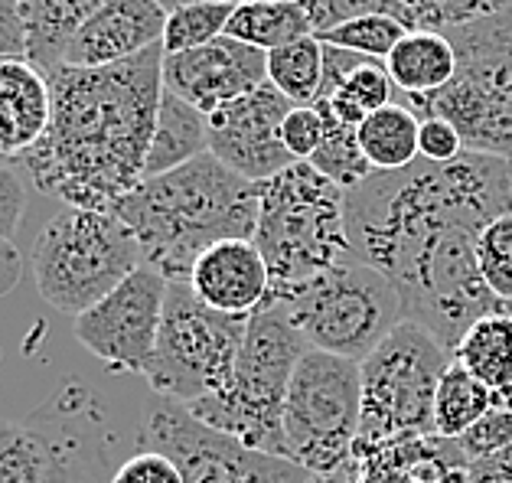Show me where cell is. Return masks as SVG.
Instances as JSON below:
<instances>
[{"label": "cell", "instance_id": "16", "mask_svg": "<svg viewBox=\"0 0 512 483\" xmlns=\"http://www.w3.org/2000/svg\"><path fill=\"white\" fill-rule=\"evenodd\" d=\"M167 10L160 0H108L72 40L66 66H115L164 43Z\"/></svg>", "mask_w": 512, "mask_h": 483}, {"label": "cell", "instance_id": "19", "mask_svg": "<svg viewBox=\"0 0 512 483\" xmlns=\"http://www.w3.org/2000/svg\"><path fill=\"white\" fill-rule=\"evenodd\" d=\"M53 431V477L49 483H111L108 454H105V415L95 399L82 389H66L53 408L43 412Z\"/></svg>", "mask_w": 512, "mask_h": 483}, {"label": "cell", "instance_id": "21", "mask_svg": "<svg viewBox=\"0 0 512 483\" xmlns=\"http://www.w3.org/2000/svg\"><path fill=\"white\" fill-rule=\"evenodd\" d=\"M49 121V82L30 59H0V157L20 160Z\"/></svg>", "mask_w": 512, "mask_h": 483}, {"label": "cell", "instance_id": "2", "mask_svg": "<svg viewBox=\"0 0 512 483\" xmlns=\"http://www.w3.org/2000/svg\"><path fill=\"white\" fill-rule=\"evenodd\" d=\"M512 213V160L460 154L372 173L346 193V235L356 262L395 281L418 255L457 229H486Z\"/></svg>", "mask_w": 512, "mask_h": 483}, {"label": "cell", "instance_id": "48", "mask_svg": "<svg viewBox=\"0 0 512 483\" xmlns=\"http://www.w3.org/2000/svg\"><path fill=\"white\" fill-rule=\"evenodd\" d=\"M509 314H512V304H509Z\"/></svg>", "mask_w": 512, "mask_h": 483}, {"label": "cell", "instance_id": "26", "mask_svg": "<svg viewBox=\"0 0 512 483\" xmlns=\"http://www.w3.org/2000/svg\"><path fill=\"white\" fill-rule=\"evenodd\" d=\"M226 36L261 53H274L287 43L314 36V23L307 14V0H284V4H265V0H242L229 20Z\"/></svg>", "mask_w": 512, "mask_h": 483}, {"label": "cell", "instance_id": "36", "mask_svg": "<svg viewBox=\"0 0 512 483\" xmlns=\"http://www.w3.org/2000/svg\"><path fill=\"white\" fill-rule=\"evenodd\" d=\"M307 14H310V23H314V36L343 27L349 20L369 17V14L395 17L402 27L411 30V20L402 0H307Z\"/></svg>", "mask_w": 512, "mask_h": 483}, {"label": "cell", "instance_id": "1", "mask_svg": "<svg viewBox=\"0 0 512 483\" xmlns=\"http://www.w3.org/2000/svg\"><path fill=\"white\" fill-rule=\"evenodd\" d=\"M49 82V121L20 164L36 190L69 209L111 213L147 180L164 46L115 66H59Z\"/></svg>", "mask_w": 512, "mask_h": 483}, {"label": "cell", "instance_id": "30", "mask_svg": "<svg viewBox=\"0 0 512 483\" xmlns=\"http://www.w3.org/2000/svg\"><path fill=\"white\" fill-rule=\"evenodd\" d=\"M268 82L294 105H314L323 85V43L304 36L268 53Z\"/></svg>", "mask_w": 512, "mask_h": 483}, {"label": "cell", "instance_id": "7", "mask_svg": "<svg viewBox=\"0 0 512 483\" xmlns=\"http://www.w3.org/2000/svg\"><path fill=\"white\" fill-rule=\"evenodd\" d=\"M144 265L141 245L118 216L62 209L33 242V278L59 314L82 317Z\"/></svg>", "mask_w": 512, "mask_h": 483}, {"label": "cell", "instance_id": "5", "mask_svg": "<svg viewBox=\"0 0 512 483\" xmlns=\"http://www.w3.org/2000/svg\"><path fill=\"white\" fill-rule=\"evenodd\" d=\"M310 350L278 304L265 301L248 317L245 343L229 386L196 402L190 412L209 428L252 451L284 457V405L297 363Z\"/></svg>", "mask_w": 512, "mask_h": 483}, {"label": "cell", "instance_id": "23", "mask_svg": "<svg viewBox=\"0 0 512 483\" xmlns=\"http://www.w3.org/2000/svg\"><path fill=\"white\" fill-rule=\"evenodd\" d=\"M385 69L395 82V89L405 98L434 95L441 92L457 72V53L447 33L411 30L402 36V43L385 59Z\"/></svg>", "mask_w": 512, "mask_h": 483}, {"label": "cell", "instance_id": "24", "mask_svg": "<svg viewBox=\"0 0 512 483\" xmlns=\"http://www.w3.org/2000/svg\"><path fill=\"white\" fill-rule=\"evenodd\" d=\"M454 359L496 395V405L512 408V314L499 311L480 317L464 340L457 343Z\"/></svg>", "mask_w": 512, "mask_h": 483}, {"label": "cell", "instance_id": "15", "mask_svg": "<svg viewBox=\"0 0 512 483\" xmlns=\"http://www.w3.org/2000/svg\"><path fill=\"white\" fill-rule=\"evenodd\" d=\"M268 82V53L245 46L232 36H219L190 53H164V89L190 102L203 115H216L235 98Z\"/></svg>", "mask_w": 512, "mask_h": 483}, {"label": "cell", "instance_id": "27", "mask_svg": "<svg viewBox=\"0 0 512 483\" xmlns=\"http://www.w3.org/2000/svg\"><path fill=\"white\" fill-rule=\"evenodd\" d=\"M421 118L408 105H385L356 128V141L376 173H392L411 167L418 154Z\"/></svg>", "mask_w": 512, "mask_h": 483}, {"label": "cell", "instance_id": "40", "mask_svg": "<svg viewBox=\"0 0 512 483\" xmlns=\"http://www.w3.org/2000/svg\"><path fill=\"white\" fill-rule=\"evenodd\" d=\"M418 154L421 160H428V164H451L460 154H467V144L451 121L428 115V118H421Z\"/></svg>", "mask_w": 512, "mask_h": 483}, {"label": "cell", "instance_id": "14", "mask_svg": "<svg viewBox=\"0 0 512 483\" xmlns=\"http://www.w3.org/2000/svg\"><path fill=\"white\" fill-rule=\"evenodd\" d=\"M294 102L271 82L235 98L232 105L209 115V154L252 183L278 177L297 160L284 147L281 128Z\"/></svg>", "mask_w": 512, "mask_h": 483}, {"label": "cell", "instance_id": "20", "mask_svg": "<svg viewBox=\"0 0 512 483\" xmlns=\"http://www.w3.org/2000/svg\"><path fill=\"white\" fill-rule=\"evenodd\" d=\"M395 92L398 89L382 59L323 46V85L314 105L333 111L343 125L359 128L369 115L392 105Z\"/></svg>", "mask_w": 512, "mask_h": 483}, {"label": "cell", "instance_id": "42", "mask_svg": "<svg viewBox=\"0 0 512 483\" xmlns=\"http://www.w3.org/2000/svg\"><path fill=\"white\" fill-rule=\"evenodd\" d=\"M0 59H27L20 0H0Z\"/></svg>", "mask_w": 512, "mask_h": 483}, {"label": "cell", "instance_id": "47", "mask_svg": "<svg viewBox=\"0 0 512 483\" xmlns=\"http://www.w3.org/2000/svg\"><path fill=\"white\" fill-rule=\"evenodd\" d=\"M4 164H10V160H7V157H0V167H4Z\"/></svg>", "mask_w": 512, "mask_h": 483}, {"label": "cell", "instance_id": "10", "mask_svg": "<svg viewBox=\"0 0 512 483\" xmlns=\"http://www.w3.org/2000/svg\"><path fill=\"white\" fill-rule=\"evenodd\" d=\"M362 373L353 359L307 350L284 405V457L307 474L343 477L356 461Z\"/></svg>", "mask_w": 512, "mask_h": 483}, {"label": "cell", "instance_id": "34", "mask_svg": "<svg viewBox=\"0 0 512 483\" xmlns=\"http://www.w3.org/2000/svg\"><path fill=\"white\" fill-rule=\"evenodd\" d=\"M411 20V30L447 33L467 23L503 14L512 0H402Z\"/></svg>", "mask_w": 512, "mask_h": 483}, {"label": "cell", "instance_id": "46", "mask_svg": "<svg viewBox=\"0 0 512 483\" xmlns=\"http://www.w3.org/2000/svg\"><path fill=\"white\" fill-rule=\"evenodd\" d=\"M265 4H284V0H265Z\"/></svg>", "mask_w": 512, "mask_h": 483}, {"label": "cell", "instance_id": "39", "mask_svg": "<svg viewBox=\"0 0 512 483\" xmlns=\"http://www.w3.org/2000/svg\"><path fill=\"white\" fill-rule=\"evenodd\" d=\"M111 483H183V474L167 454L137 448L128 461L115 467Z\"/></svg>", "mask_w": 512, "mask_h": 483}, {"label": "cell", "instance_id": "9", "mask_svg": "<svg viewBox=\"0 0 512 483\" xmlns=\"http://www.w3.org/2000/svg\"><path fill=\"white\" fill-rule=\"evenodd\" d=\"M454 350L424 327L402 320L359 363L362 421L356 451L385 441L434 435V395Z\"/></svg>", "mask_w": 512, "mask_h": 483}, {"label": "cell", "instance_id": "41", "mask_svg": "<svg viewBox=\"0 0 512 483\" xmlns=\"http://www.w3.org/2000/svg\"><path fill=\"white\" fill-rule=\"evenodd\" d=\"M23 209H27L23 183L17 173L10 170V164H4L0 167V249H10V239L17 235Z\"/></svg>", "mask_w": 512, "mask_h": 483}, {"label": "cell", "instance_id": "33", "mask_svg": "<svg viewBox=\"0 0 512 483\" xmlns=\"http://www.w3.org/2000/svg\"><path fill=\"white\" fill-rule=\"evenodd\" d=\"M411 33L408 27H402L395 17H385V14H369V17H359V20H349L343 27L327 30V33H317V40L323 46H336V49H349V53H359V56H369V59H389L392 49L402 43V36Z\"/></svg>", "mask_w": 512, "mask_h": 483}, {"label": "cell", "instance_id": "29", "mask_svg": "<svg viewBox=\"0 0 512 483\" xmlns=\"http://www.w3.org/2000/svg\"><path fill=\"white\" fill-rule=\"evenodd\" d=\"M493 405H496V395L454 359V363L447 366V373L441 376V386H437V395H434V435L457 441L464 431L477 425Z\"/></svg>", "mask_w": 512, "mask_h": 483}, {"label": "cell", "instance_id": "3", "mask_svg": "<svg viewBox=\"0 0 512 483\" xmlns=\"http://www.w3.org/2000/svg\"><path fill=\"white\" fill-rule=\"evenodd\" d=\"M258 183L203 154L160 177H147L111 209L141 245L144 265L170 284H186L199 255L226 239H255Z\"/></svg>", "mask_w": 512, "mask_h": 483}, {"label": "cell", "instance_id": "37", "mask_svg": "<svg viewBox=\"0 0 512 483\" xmlns=\"http://www.w3.org/2000/svg\"><path fill=\"white\" fill-rule=\"evenodd\" d=\"M457 444L470 461H480V457H490V454L512 448V408L493 405L477 425L457 438Z\"/></svg>", "mask_w": 512, "mask_h": 483}, {"label": "cell", "instance_id": "45", "mask_svg": "<svg viewBox=\"0 0 512 483\" xmlns=\"http://www.w3.org/2000/svg\"><path fill=\"white\" fill-rule=\"evenodd\" d=\"M307 483H349V480H343V477H320V474H310Z\"/></svg>", "mask_w": 512, "mask_h": 483}, {"label": "cell", "instance_id": "28", "mask_svg": "<svg viewBox=\"0 0 512 483\" xmlns=\"http://www.w3.org/2000/svg\"><path fill=\"white\" fill-rule=\"evenodd\" d=\"M53 431L46 418H0V483H49L53 477Z\"/></svg>", "mask_w": 512, "mask_h": 483}, {"label": "cell", "instance_id": "11", "mask_svg": "<svg viewBox=\"0 0 512 483\" xmlns=\"http://www.w3.org/2000/svg\"><path fill=\"white\" fill-rule=\"evenodd\" d=\"M248 317L219 314L193 294L190 284H170L160 337L144 369L157 399L183 408L209 399L229 386L245 343Z\"/></svg>", "mask_w": 512, "mask_h": 483}, {"label": "cell", "instance_id": "32", "mask_svg": "<svg viewBox=\"0 0 512 483\" xmlns=\"http://www.w3.org/2000/svg\"><path fill=\"white\" fill-rule=\"evenodd\" d=\"M239 4H193V7H180L167 14V27H164V53H190V49L209 46L212 40L226 36L229 20Z\"/></svg>", "mask_w": 512, "mask_h": 483}, {"label": "cell", "instance_id": "38", "mask_svg": "<svg viewBox=\"0 0 512 483\" xmlns=\"http://www.w3.org/2000/svg\"><path fill=\"white\" fill-rule=\"evenodd\" d=\"M281 138L291 157L301 164V160H310L320 151L323 138H327V121H323V115L314 105H294L291 115L284 118Z\"/></svg>", "mask_w": 512, "mask_h": 483}, {"label": "cell", "instance_id": "17", "mask_svg": "<svg viewBox=\"0 0 512 483\" xmlns=\"http://www.w3.org/2000/svg\"><path fill=\"white\" fill-rule=\"evenodd\" d=\"M206 307L232 317H252L271 297V271L252 239H226L199 255L186 281Z\"/></svg>", "mask_w": 512, "mask_h": 483}, {"label": "cell", "instance_id": "8", "mask_svg": "<svg viewBox=\"0 0 512 483\" xmlns=\"http://www.w3.org/2000/svg\"><path fill=\"white\" fill-rule=\"evenodd\" d=\"M310 350L362 363L402 324V297L392 281L362 262H343L323 275L271 291Z\"/></svg>", "mask_w": 512, "mask_h": 483}, {"label": "cell", "instance_id": "6", "mask_svg": "<svg viewBox=\"0 0 512 483\" xmlns=\"http://www.w3.org/2000/svg\"><path fill=\"white\" fill-rule=\"evenodd\" d=\"M457 72L434 95L405 98L418 118H444L467 151L512 160V7L467 27L447 30Z\"/></svg>", "mask_w": 512, "mask_h": 483}, {"label": "cell", "instance_id": "43", "mask_svg": "<svg viewBox=\"0 0 512 483\" xmlns=\"http://www.w3.org/2000/svg\"><path fill=\"white\" fill-rule=\"evenodd\" d=\"M464 483H512V448L470 461Z\"/></svg>", "mask_w": 512, "mask_h": 483}, {"label": "cell", "instance_id": "25", "mask_svg": "<svg viewBox=\"0 0 512 483\" xmlns=\"http://www.w3.org/2000/svg\"><path fill=\"white\" fill-rule=\"evenodd\" d=\"M209 154V121L199 108L183 102L173 92L164 89L157 111V128L147 154V177H160L190 160Z\"/></svg>", "mask_w": 512, "mask_h": 483}, {"label": "cell", "instance_id": "18", "mask_svg": "<svg viewBox=\"0 0 512 483\" xmlns=\"http://www.w3.org/2000/svg\"><path fill=\"white\" fill-rule=\"evenodd\" d=\"M467 467L454 438L415 435L356 451L349 483H464Z\"/></svg>", "mask_w": 512, "mask_h": 483}, {"label": "cell", "instance_id": "4", "mask_svg": "<svg viewBox=\"0 0 512 483\" xmlns=\"http://www.w3.org/2000/svg\"><path fill=\"white\" fill-rule=\"evenodd\" d=\"M255 245L271 271V291L291 288L353 262L346 235V190L301 160L258 183Z\"/></svg>", "mask_w": 512, "mask_h": 483}, {"label": "cell", "instance_id": "35", "mask_svg": "<svg viewBox=\"0 0 512 483\" xmlns=\"http://www.w3.org/2000/svg\"><path fill=\"white\" fill-rule=\"evenodd\" d=\"M477 258H480V275L486 281V288H490L509 311V304H512V213L493 219L490 226L480 232Z\"/></svg>", "mask_w": 512, "mask_h": 483}, {"label": "cell", "instance_id": "31", "mask_svg": "<svg viewBox=\"0 0 512 483\" xmlns=\"http://www.w3.org/2000/svg\"><path fill=\"white\" fill-rule=\"evenodd\" d=\"M317 111L323 115V121H327V138H323L320 151L310 157L307 164H314L323 177H330L336 187H343L346 193L356 190L359 183H366L372 173H376L356 141V128L343 125V121L327 108H317Z\"/></svg>", "mask_w": 512, "mask_h": 483}, {"label": "cell", "instance_id": "22", "mask_svg": "<svg viewBox=\"0 0 512 483\" xmlns=\"http://www.w3.org/2000/svg\"><path fill=\"white\" fill-rule=\"evenodd\" d=\"M108 0H20L23 30H27V59L49 76L66 66V53L85 20H92Z\"/></svg>", "mask_w": 512, "mask_h": 483}, {"label": "cell", "instance_id": "13", "mask_svg": "<svg viewBox=\"0 0 512 483\" xmlns=\"http://www.w3.org/2000/svg\"><path fill=\"white\" fill-rule=\"evenodd\" d=\"M167 288L170 281L160 271L141 265L105 301L76 317V340L111 373L144 376L160 337Z\"/></svg>", "mask_w": 512, "mask_h": 483}, {"label": "cell", "instance_id": "44", "mask_svg": "<svg viewBox=\"0 0 512 483\" xmlns=\"http://www.w3.org/2000/svg\"><path fill=\"white\" fill-rule=\"evenodd\" d=\"M193 4H242V0H160V7H164L167 14H173V10H180V7H193Z\"/></svg>", "mask_w": 512, "mask_h": 483}, {"label": "cell", "instance_id": "12", "mask_svg": "<svg viewBox=\"0 0 512 483\" xmlns=\"http://www.w3.org/2000/svg\"><path fill=\"white\" fill-rule=\"evenodd\" d=\"M141 448L167 454L180 467L183 483H307V470L287 457L252 451L199 421L190 408L157 399L144 412Z\"/></svg>", "mask_w": 512, "mask_h": 483}]
</instances>
